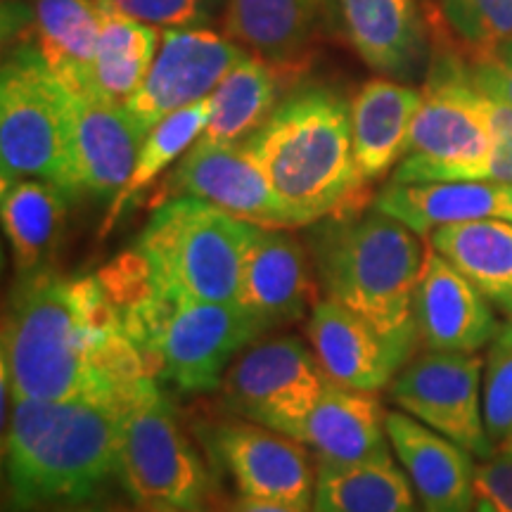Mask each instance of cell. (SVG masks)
Returning a JSON list of instances; mask_svg holds the SVG:
<instances>
[{"label": "cell", "mask_w": 512, "mask_h": 512, "mask_svg": "<svg viewBox=\"0 0 512 512\" xmlns=\"http://www.w3.org/2000/svg\"><path fill=\"white\" fill-rule=\"evenodd\" d=\"M446 19L475 53L512 38V0H441Z\"/></svg>", "instance_id": "cell-32"}, {"label": "cell", "mask_w": 512, "mask_h": 512, "mask_svg": "<svg viewBox=\"0 0 512 512\" xmlns=\"http://www.w3.org/2000/svg\"><path fill=\"white\" fill-rule=\"evenodd\" d=\"M3 420L12 401H91L124 408L150 380L95 275L50 268L19 278L3 320Z\"/></svg>", "instance_id": "cell-1"}, {"label": "cell", "mask_w": 512, "mask_h": 512, "mask_svg": "<svg viewBox=\"0 0 512 512\" xmlns=\"http://www.w3.org/2000/svg\"><path fill=\"white\" fill-rule=\"evenodd\" d=\"M98 34V0H34L29 43L64 88H93Z\"/></svg>", "instance_id": "cell-27"}, {"label": "cell", "mask_w": 512, "mask_h": 512, "mask_svg": "<svg viewBox=\"0 0 512 512\" xmlns=\"http://www.w3.org/2000/svg\"><path fill=\"white\" fill-rule=\"evenodd\" d=\"M496 339L503 344H512V316H508V320L501 325V332H498Z\"/></svg>", "instance_id": "cell-40"}, {"label": "cell", "mask_w": 512, "mask_h": 512, "mask_svg": "<svg viewBox=\"0 0 512 512\" xmlns=\"http://www.w3.org/2000/svg\"><path fill=\"white\" fill-rule=\"evenodd\" d=\"M245 57V46L211 29H164L150 72L126 110L150 133L169 114L209 98Z\"/></svg>", "instance_id": "cell-12"}, {"label": "cell", "mask_w": 512, "mask_h": 512, "mask_svg": "<svg viewBox=\"0 0 512 512\" xmlns=\"http://www.w3.org/2000/svg\"><path fill=\"white\" fill-rule=\"evenodd\" d=\"M415 325L422 347L446 354H477L501 332L486 294L434 249L415 292Z\"/></svg>", "instance_id": "cell-15"}, {"label": "cell", "mask_w": 512, "mask_h": 512, "mask_svg": "<svg viewBox=\"0 0 512 512\" xmlns=\"http://www.w3.org/2000/svg\"><path fill=\"white\" fill-rule=\"evenodd\" d=\"M486 112H489L494 147L486 162L484 181L512 185V105L486 93Z\"/></svg>", "instance_id": "cell-35"}, {"label": "cell", "mask_w": 512, "mask_h": 512, "mask_svg": "<svg viewBox=\"0 0 512 512\" xmlns=\"http://www.w3.org/2000/svg\"><path fill=\"white\" fill-rule=\"evenodd\" d=\"M475 512H496L494 505H491L486 498H479L477 496V503H475Z\"/></svg>", "instance_id": "cell-41"}, {"label": "cell", "mask_w": 512, "mask_h": 512, "mask_svg": "<svg viewBox=\"0 0 512 512\" xmlns=\"http://www.w3.org/2000/svg\"><path fill=\"white\" fill-rule=\"evenodd\" d=\"M342 19L339 0H228L226 31L278 72H292Z\"/></svg>", "instance_id": "cell-16"}, {"label": "cell", "mask_w": 512, "mask_h": 512, "mask_svg": "<svg viewBox=\"0 0 512 512\" xmlns=\"http://www.w3.org/2000/svg\"><path fill=\"white\" fill-rule=\"evenodd\" d=\"M306 335L320 368L342 387L377 394L408 366L368 320L332 299L313 304Z\"/></svg>", "instance_id": "cell-18"}, {"label": "cell", "mask_w": 512, "mask_h": 512, "mask_svg": "<svg viewBox=\"0 0 512 512\" xmlns=\"http://www.w3.org/2000/svg\"><path fill=\"white\" fill-rule=\"evenodd\" d=\"M302 441L318 460L363 463L389 456L387 413L375 392H361L330 382L309 418Z\"/></svg>", "instance_id": "cell-22"}, {"label": "cell", "mask_w": 512, "mask_h": 512, "mask_svg": "<svg viewBox=\"0 0 512 512\" xmlns=\"http://www.w3.org/2000/svg\"><path fill=\"white\" fill-rule=\"evenodd\" d=\"M491 147L486 93L472 79L470 62L444 50L427 74L411 143L396 166L394 183L484 181Z\"/></svg>", "instance_id": "cell-8"}, {"label": "cell", "mask_w": 512, "mask_h": 512, "mask_svg": "<svg viewBox=\"0 0 512 512\" xmlns=\"http://www.w3.org/2000/svg\"><path fill=\"white\" fill-rule=\"evenodd\" d=\"M67 93L81 188L95 197H114L131 176L147 133L126 105L107 100L95 88H67Z\"/></svg>", "instance_id": "cell-19"}, {"label": "cell", "mask_w": 512, "mask_h": 512, "mask_svg": "<svg viewBox=\"0 0 512 512\" xmlns=\"http://www.w3.org/2000/svg\"><path fill=\"white\" fill-rule=\"evenodd\" d=\"M69 195L41 178H10L0 190V221L19 278L48 268L60 245Z\"/></svg>", "instance_id": "cell-25"}, {"label": "cell", "mask_w": 512, "mask_h": 512, "mask_svg": "<svg viewBox=\"0 0 512 512\" xmlns=\"http://www.w3.org/2000/svg\"><path fill=\"white\" fill-rule=\"evenodd\" d=\"M330 382L302 339L275 337L235 358L223 394L240 418L302 441L304 422Z\"/></svg>", "instance_id": "cell-10"}, {"label": "cell", "mask_w": 512, "mask_h": 512, "mask_svg": "<svg viewBox=\"0 0 512 512\" xmlns=\"http://www.w3.org/2000/svg\"><path fill=\"white\" fill-rule=\"evenodd\" d=\"M425 256L411 228L377 209L330 219L313 235V259L328 299L368 320L408 363L420 347L415 292Z\"/></svg>", "instance_id": "cell-5"}, {"label": "cell", "mask_w": 512, "mask_h": 512, "mask_svg": "<svg viewBox=\"0 0 512 512\" xmlns=\"http://www.w3.org/2000/svg\"><path fill=\"white\" fill-rule=\"evenodd\" d=\"M387 437L422 512H472L477 467L467 448L403 411L387 413Z\"/></svg>", "instance_id": "cell-17"}, {"label": "cell", "mask_w": 512, "mask_h": 512, "mask_svg": "<svg viewBox=\"0 0 512 512\" xmlns=\"http://www.w3.org/2000/svg\"><path fill=\"white\" fill-rule=\"evenodd\" d=\"M482 368L477 354L427 351L394 377L392 399L403 413L486 460L494 456V441L484 425Z\"/></svg>", "instance_id": "cell-11"}, {"label": "cell", "mask_w": 512, "mask_h": 512, "mask_svg": "<svg viewBox=\"0 0 512 512\" xmlns=\"http://www.w3.org/2000/svg\"><path fill=\"white\" fill-rule=\"evenodd\" d=\"M100 5L164 29L207 27L226 10L228 0H98Z\"/></svg>", "instance_id": "cell-33"}, {"label": "cell", "mask_w": 512, "mask_h": 512, "mask_svg": "<svg viewBox=\"0 0 512 512\" xmlns=\"http://www.w3.org/2000/svg\"><path fill=\"white\" fill-rule=\"evenodd\" d=\"M299 226L361 211L351 105L323 86L294 93L245 140Z\"/></svg>", "instance_id": "cell-4"}, {"label": "cell", "mask_w": 512, "mask_h": 512, "mask_svg": "<svg viewBox=\"0 0 512 512\" xmlns=\"http://www.w3.org/2000/svg\"><path fill=\"white\" fill-rule=\"evenodd\" d=\"M311 299L313 283L304 247L285 228H256L238 304L271 330L302 320Z\"/></svg>", "instance_id": "cell-20"}, {"label": "cell", "mask_w": 512, "mask_h": 512, "mask_svg": "<svg viewBox=\"0 0 512 512\" xmlns=\"http://www.w3.org/2000/svg\"><path fill=\"white\" fill-rule=\"evenodd\" d=\"M119 479L140 512H207L211 472L155 377L121 408Z\"/></svg>", "instance_id": "cell-9"}, {"label": "cell", "mask_w": 512, "mask_h": 512, "mask_svg": "<svg viewBox=\"0 0 512 512\" xmlns=\"http://www.w3.org/2000/svg\"><path fill=\"white\" fill-rule=\"evenodd\" d=\"M211 117V95L195 105L183 107L169 117L159 121V124L147 133L143 147H140L136 166H133L131 176L124 183L117 195L112 197L110 209H107L105 221L100 226V235H110V230L121 221L133 204H138L140 195L157 181L159 174H164L176 159H181L192 145L200 140L204 128Z\"/></svg>", "instance_id": "cell-31"}, {"label": "cell", "mask_w": 512, "mask_h": 512, "mask_svg": "<svg viewBox=\"0 0 512 512\" xmlns=\"http://www.w3.org/2000/svg\"><path fill=\"white\" fill-rule=\"evenodd\" d=\"M100 34L95 48L91 83L107 100L126 105L150 72L162 34L152 24L138 22L100 5Z\"/></svg>", "instance_id": "cell-30"}, {"label": "cell", "mask_w": 512, "mask_h": 512, "mask_svg": "<svg viewBox=\"0 0 512 512\" xmlns=\"http://www.w3.org/2000/svg\"><path fill=\"white\" fill-rule=\"evenodd\" d=\"M418 503L392 453L363 463H316L313 512H420Z\"/></svg>", "instance_id": "cell-26"}, {"label": "cell", "mask_w": 512, "mask_h": 512, "mask_svg": "<svg viewBox=\"0 0 512 512\" xmlns=\"http://www.w3.org/2000/svg\"><path fill=\"white\" fill-rule=\"evenodd\" d=\"M176 197L207 200L261 228H299L247 143L209 145L197 140L159 190L155 207Z\"/></svg>", "instance_id": "cell-13"}, {"label": "cell", "mask_w": 512, "mask_h": 512, "mask_svg": "<svg viewBox=\"0 0 512 512\" xmlns=\"http://www.w3.org/2000/svg\"><path fill=\"white\" fill-rule=\"evenodd\" d=\"M15 512H102L91 505H53V508H34V510H15Z\"/></svg>", "instance_id": "cell-39"}, {"label": "cell", "mask_w": 512, "mask_h": 512, "mask_svg": "<svg viewBox=\"0 0 512 512\" xmlns=\"http://www.w3.org/2000/svg\"><path fill=\"white\" fill-rule=\"evenodd\" d=\"M422 91L389 79L363 83L351 100L354 155L366 183L387 176L406 157Z\"/></svg>", "instance_id": "cell-23"}, {"label": "cell", "mask_w": 512, "mask_h": 512, "mask_svg": "<svg viewBox=\"0 0 512 512\" xmlns=\"http://www.w3.org/2000/svg\"><path fill=\"white\" fill-rule=\"evenodd\" d=\"M430 242L434 252L463 271L498 311L512 316V221L453 223L434 230Z\"/></svg>", "instance_id": "cell-28"}, {"label": "cell", "mask_w": 512, "mask_h": 512, "mask_svg": "<svg viewBox=\"0 0 512 512\" xmlns=\"http://www.w3.org/2000/svg\"><path fill=\"white\" fill-rule=\"evenodd\" d=\"M207 444L240 496L313 512L316 470L304 441L247 420L219 422L207 434Z\"/></svg>", "instance_id": "cell-14"}, {"label": "cell", "mask_w": 512, "mask_h": 512, "mask_svg": "<svg viewBox=\"0 0 512 512\" xmlns=\"http://www.w3.org/2000/svg\"><path fill=\"white\" fill-rule=\"evenodd\" d=\"M501 451H510V453H512V437L503 441V444H501Z\"/></svg>", "instance_id": "cell-42"}, {"label": "cell", "mask_w": 512, "mask_h": 512, "mask_svg": "<svg viewBox=\"0 0 512 512\" xmlns=\"http://www.w3.org/2000/svg\"><path fill=\"white\" fill-rule=\"evenodd\" d=\"M121 408L91 401H12L3 422L10 510L88 505L119 477Z\"/></svg>", "instance_id": "cell-3"}, {"label": "cell", "mask_w": 512, "mask_h": 512, "mask_svg": "<svg viewBox=\"0 0 512 512\" xmlns=\"http://www.w3.org/2000/svg\"><path fill=\"white\" fill-rule=\"evenodd\" d=\"M228 512H306V510L292 508V505H283V503H268V501H256V498L240 496L238 501L228 505Z\"/></svg>", "instance_id": "cell-38"}, {"label": "cell", "mask_w": 512, "mask_h": 512, "mask_svg": "<svg viewBox=\"0 0 512 512\" xmlns=\"http://www.w3.org/2000/svg\"><path fill=\"white\" fill-rule=\"evenodd\" d=\"M373 209L403 223L415 235H432L453 223L508 219L510 185L486 181L389 183L377 192Z\"/></svg>", "instance_id": "cell-21"}, {"label": "cell", "mask_w": 512, "mask_h": 512, "mask_svg": "<svg viewBox=\"0 0 512 512\" xmlns=\"http://www.w3.org/2000/svg\"><path fill=\"white\" fill-rule=\"evenodd\" d=\"M98 278L152 377L183 394L219 389L235 358L268 332L240 304L197 302L159 287L136 247Z\"/></svg>", "instance_id": "cell-2"}, {"label": "cell", "mask_w": 512, "mask_h": 512, "mask_svg": "<svg viewBox=\"0 0 512 512\" xmlns=\"http://www.w3.org/2000/svg\"><path fill=\"white\" fill-rule=\"evenodd\" d=\"M475 489L479 498H486L496 512H512V453L498 451L477 465Z\"/></svg>", "instance_id": "cell-37"}, {"label": "cell", "mask_w": 512, "mask_h": 512, "mask_svg": "<svg viewBox=\"0 0 512 512\" xmlns=\"http://www.w3.org/2000/svg\"><path fill=\"white\" fill-rule=\"evenodd\" d=\"M339 12L368 67L387 76L418 72L427 50L418 0H339Z\"/></svg>", "instance_id": "cell-24"}, {"label": "cell", "mask_w": 512, "mask_h": 512, "mask_svg": "<svg viewBox=\"0 0 512 512\" xmlns=\"http://www.w3.org/2000/svg\"><path fill=\"white\" fill-rule=\"evenodd\" d=\"M254 223L197 197L157 204L136 247L164 290L197 302L238 304Z\"/></svg>", "instance_id": "cell-6"}, {"label": "cell", "mask_w": 512, "mask_h": 512, "mask_svg": "<svg viewBox=\"0 0 512 512\" xmlns=\"http://www.w3.org/2000/svg\"><path fill=\"white\" fill-rule=\"evenodd\" d=\"M510 211H512V185H510ZM510 221H512V216H510Z\"/></svg>", "instance_id": "cell-43"}, {"label": "cell", "mask_w": 512, "mask_h": 512, "mask_svg": "<svg viewBox=\"0 0 512 512\" xmlns=\"http://www.w3.org/2000/svg\"><path fill=\"white\" fill-rule=\"evenodd\" d=\"M484 425L494 444L512 437V344H491L484 366Z\"/></svg>", "instance_id": "cell-34"}, {"label": "cell", "mask_w": 512, "mask_h": 512, "mask_svg": "<svg viewBox=\"0 0 512 512\" xmlns=\"http://www.w3.org/2000/svg\"><path fill=\"white\" fill-rule=\"evenodd\" d=\"M278 93V69L261 57H245L211 93V117L200 140L209 145L245 143L278 107Z\"/></svg>", "instance_id": "cell-29"}, {"label": "cell", "mask_w": 512, "mask_h": 512, "mask_svg": "<svg viewBox=\"0 0 512 512\" xmlns=\"http://www.w3.org/2000/svg\"><path fill=\"white\" fill-rule=\"evenodd\" d=\"M475 55L470 72L477 86L512 105V38Z\"/></svg>", "instance_id": "cell-36"}, {"label": "cell", "mask_w": 512, "mask_h": 512, "mask_svg": "<svg viewBox=\"0 0 512 512\" xmlns=\"http://www.w3.org/2000/svg\"><path fill=\"white\" fill-rule=\"evenodd\" d=\"M0 169L3 181L41 178L69 197L83 192L69 93L31 43L12 50L0 74Z\"/></svg>", "instance_id": "cell-7"}]
</instances>
